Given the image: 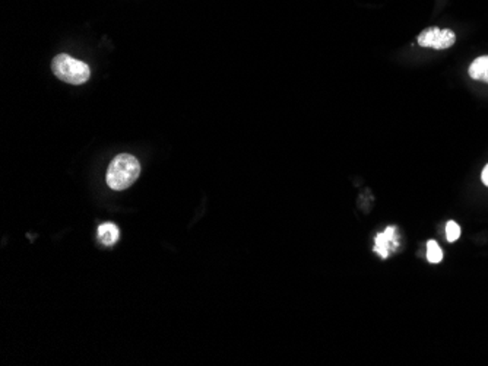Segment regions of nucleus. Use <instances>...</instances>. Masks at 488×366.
I'll list each match as a JSON object with an SVG mask.
<instances>
[{
    "instance_id": "1",
    "label": "nucleus",
    "mask_w": 488,
    "mask_h": 366,
    "mask_svg": "<svg viewBox=\"0 0 488 366\" xmlns=\"http://www.w3.org/2000/svg\"><path fill=\"white\" fill-rule=\"evenodd\" d=\"M141 175V164L129 153H121L111 161L107 170V184L113 190H126Z\"/></svg>"
},
{
    "instance_id": "2",
    "label": "nucleus",
    "mask_w": 488,
    "mask_h": 366,
    "mask_svg": "<svg viewBox=\"0 0 488 366\" xmlns=\"http://www.w3.org/2000/svg\"><path fill=\"white\" fill-rule=\"evenodd\" d=\"M51 70L54 76L66 83H71V85H82L91 76V70L87 63L76 60L67 54L56 55L51 63Z\"/></svg>"
},
{
    "instance_id": "3",
    "label": "nucleus",
    "mask_w": 488,
    "mask_h": 366,
    "mask_svg": "<svg viewBox=\"0 0 488 366\" xmlns=\"http://www.w3.org/2000/svg\"><path fill=\"white\" fill-rule=\"evenodd\" d=\"M417 41L424 49L448 50L456 43V34L448 28L430 26L417 37Z\"/></svg>"
},
{
    "instance_id": "4",
    "label": "nucleus",
    "mask_w": 488,
    "mask_h": 366,
    "mask_svg": "<svg viewBox=\"0 0 488 366\" xmlns=\"http://www.w3.org/2000/svg\"><path fill=\"white\" fill-rule=\"evenodd\" d=\"M398 235H396V228L389 227L386 228L385 232L379 234L374 239V252H378V254L382 259H387L389 254L392 251L396 250L398 247Z\"/></svg>"
},
{
    "instance_id": "5",
    "label": "nucleus",
    "mask_w": 488,
    "mask_h": 366,
    "mask_svg": "<svg viewBox=\"0 0 488 366\" xmlns=\"http://www.w3.org/2000/svg\"><path fill=\"white\" fill-rule=\"evenodd\" d=\"M468 73L472 79L488 83V55H482L473 60L469 66Z\"/></svg>"
},
{
    "instance_id": "6",
    "label": "nucleus",
    "mask_w": 488,
    "mask_h": 366,
    "mask_svg": "<svg viewBox=\"0 0 488 366\" xmlns=\"http://www.w3.org/2000/svg\"><path fill=\"white\" fill-rule=\"evenodd\" d=\"M119 228L116 227L115 223H103L99 227V238H100V241L104 244V245H113L117 243V239H119Z\"/></svg>"
},
{
    "instance_id": "7",
    "label": "nucleus",
    "mask_w": 488,
    "mask_h": 366,
    "mask_svg": "<svg viewBox=\"0 0 488 366\" xmlns=\"http://www.w3.org/2000/svg\"><path fill=\"white\" fill-rule=\"evenodd\" d=\"M427 259L430 263H435V264H437L443 260V251L436 241L427 243Z\"/></svg>"
},
{
    "instance_id": "8",
    "label": "nucleus",
    "mask_w": 488,
    "mask_h": 366,
    "mask_svg": "<svg viewBox=\"0 0 488 366\" xmlns=\"http://www.w3.org/2000/svg\"><path fill=\"white\" fill-rule=\"evenodd\" d=\"M461 236V228H459V225L453 220L448 222L446 225V238H448L449 243H455L456 239H459Z\"/></svg>"
},
{
    "instance_id": "9",
    "label": "nucleus",
    "mask_w": 488,
    "mask_h": 366,
    "mask_svg": "<svg viewBox=\"0 0 488 366\" xmlns=\"http://www.w3.org/2000/svg\"><path fill=\"white\" fill-rule=\"evenodd\" d=\"M481 180H482V182H484V184L488 187V165L484 168V170H482V174H481Z\"/></svg>"
}]
</instances>
